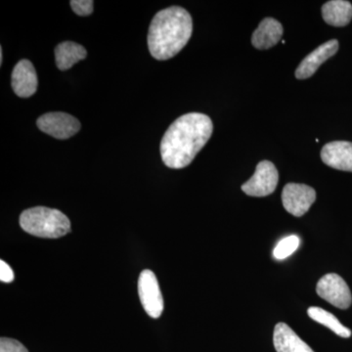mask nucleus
I'll use <instances>...</instances> for the list:
<instances>
[{
    "mask_svg": "<svg viewBox=\"0 0 352 352\" xmlns=\"http://www.w3.org/2000/svg\"><path fill=\"white\" fill-rule=\"evenodd\" d=\"M214 131L212 120L201 113L178 118L168 127L161 142V156L168 168H186L207 144Z\"/></svg>",
    "mask_w": 352,
    "mask_h": 352,
    "instance_id": "nucleus-1",
    "label": "nucleus"
},
{
    "mask_svg": "<svg viewBox=\"0 0 352 352\" xmlns=\"http://www.w3.org/2000/svg\"><path fill=\"white\" fill-rule=\"evenodd\" d=\"M193 32V21L188 11L171 6L153 18L148 34V47L159 61L175 57L186 46Z\"/></svg>",
    "mask_w": 352,
    "mask_h": 352,
    "instance_id": "nucleus-2",
    "label": "nucleus"
},
{
    "mask_svg": "<svg viewBox=\"0 0 352 352\" xmlns=\"http://www.w3.org/2000/svg\"><path fill=\"white\" fill-rule=\"evenodd\" d=\"M20 226L25 232L36 237L56 239L71 231L67 215L55 208L36 207L25 210L20 215Z\"/></svg>",
    "mask_w": 352,
    "mask_h": 352,
    "instance_id": "nucleus-3",
    "label": "nucleus"
},
{
    "mask_svg": "<svg viewBox=\"0 0 352 352\" xmlns=\"http://www.w3.org/2000/svg\"><path fill=\"white\" fill-rule=\"evenodd\" d=\"M316 292L320 298L340 309H347L351 305L349 287L340 275L335 273L324 275L317 283Z\"/></svg>",
    "mask_w": 352,
    "mask_h": 352,
    "instance_id": "nucleus-4",
    "label": "nucleus"
},
{
    "mask_svg": "<svg viewBox=\"0 0 352 352\" xmlns=\"http://www.w3.org/2000/svg\"><path fill=\"white\" fill-rule=\"evenodd\" d=\"M279 173L274 164L263 161L256 166V173L251 179L242 185V190L248 196L265 197L276 190Z\"/></svg>",
    "mask_w": 352,
    "mask_h": 352,
    "instance_id": "nucleus-5",
    "label": "nucleus"
},
{
    "mask_svg": "<svg viewBox=\"0 0 352 352\" xmlns=\"http://www.w3.org/2000/svg\"><path fill=\"white\" fill-rule=\"evenodd\" d=\"M139 298L142 307L152 318H159L163 314L164 300L156 275L151 270H143L139 276Z\"/></svg>",
    "mask_w": 352,
    "mask_h": 352,
    "instance_id": "nucleus-6",
    "label": "nucleus"
},
{
    "mask_svg": "<svg viewBox=\"0 0 352 352\" xmlns=\"http://www.w3.org/2000/svg\"><path fill=\"white\" fill-rule=\"evenodd\" d=\"M36 124L44 133L60 140L75 135L82 126L76 118L62 112L45 113L38 118Z\"/></svg>",
    "mask_w": 352,
    "mask_h": 352,
    "instance_id": "nucleus-7",
    "label": "nucleus"
},
{
    "mask_svg": "<svg viewBox=\"0 0 352 352\" xmlns=\"http://www.w3.org/2000/svg\"><path fill=\"white\" fill-rule=\"evenodd\" d=\"M316 200V192L312 187L298 183H289L282 192V201L285 210L300 217L307 214L312 204Z\"/></svg>",
    "mask_w": 352,
    "mask_h": 352,
    "instance_id": "nucleus-8",
    "label": "nucleus"
},
{
    "mask_svg": "<svg viewBox=\"0 0 352 352\" xmlns=\"http://www.w3.org/2000/svg\"><path fill=\"white\" fill-rule=\"evenodd\" d=\"M11 85L15 94L21 98H29L38 89V76L31 61L21 60L14 67L11 76Z\"/></svg>",
    "mask_w": 352,
    "mask_h": 352,
    "instance_id": "nucleus-9",
    "label": "nucleus"
},
{
    "mask_svg": "<svg viewBox=\"0 0 352 352\" xmlns=\"http://www.w3.org/2000/svg\"><path fill=\"white\" fill-rule=\"evenodd\" d=\"M339 50V41L332 39L322 44L318 48L308 54L296 71V78L298 80H305L316 73L322 64L333 57Z\"/></svg>",
    "mask_w": 352,
    "mask_h": 352,
    "instance_id": "nucleus-10",
    "label": "nucleus"
},
{
    "mask_svg": "<svg viewBox=\"0 0 352 352\" xmlns=\"http://www.w3.org/2000/svg\"><path fill=\"white\" fill-rule=\"evenodd\" d=\"M323 163L338 170L352 173V142L333 141L322 148Z\"/></svg>",
    "mask_w": 352,
    "mask_h": 352,
    "instance_id": "nucleus-11",
    "label": "nucleus"
},
{
    "mask_svg": "<svg viewBox=\"0 0 352 352\" xmlns=\"http://www.w3.org/2000/svg\"><path fill=\"white\" fill-rule=\"evenodd\" d=\"M283 32L281 23L273 18H265L252 34V45L258 50H270L281 41Z\"/></svg>",
    "mask_w": 352,
    "mask_h": 352,
    "instance_id": "nucleus-12",
    "label": "nucleus"
},
{
    "mask_svg": "<svg viewBox=\"0 0 352 352\" xmlns=\"http://www.w3.org/2000/svg\"><path fill=\"white\" fill-rule=\"evenodd\" d=\"M273 344L277 352H314L293 329L285 323H278L273 333Z\"/></svg>",
    "mask_w": 352,
    "mask_h": 352,
    "instance_id": "nucleus-13",
    "label": "nucleus"
},
{
    "mask_svg": "<svg viewBox=\"0 0 352 352\" xmlns=\"http://www.w3.org/2000/svg\"><path fill=\"white\" fill-rule=\"evenodd\" d=\"M322 16L328 25L346 27L352 19V6L346 0H332L322 6Z\"/></svg>",
    "mask_w": 352,
    "mask_h": 352,
    "instance_id": "nucleus-14",
    "label": "nucleus"
},
{
    "mask_svg": "<svg viewBox=\"0 0 352 352\" xmlns=\"http://www.w3.org/2000/svg\"><path fill=\"white\" fill-rule=\"evenodd\" d=\"M87 56V51L80 44L64 41L55 48V60L58 69L67 71Z\"/></svg>",
    "mask_w": 352,
    "mask_h": 352,
    "instance_id": "nucleus-15",
    "label": "nucleus"
},
{
    "mask_svg": "<svg viewBox=\"0 0 352 352\" xmlns=\"http://www.w3.org/2000/svg\"><path fill=\"white\" fill-rule=\"evenodd\" d=\"M307 314L312 320L316 321L317 323L322 324L325 327L330 329L336 335L340 336L342 338H346H346L351 337V331L346 328V326L342 325L335 315L326 311L323 308L317 307H309L307 310Z\"/></svg>",
    "mask_w": 352,
    "mask_h": 352,
    "instance_id": "nucleus-16",
    "label": "nucleus"
},
{
    "mask_svg": "<svg viewBox=\"0 0 352 352\" xmlns=\"http://www.w3.org/2000/svg\"><path fill=\"white\" fill-rule=\"evenodd\" d=\"M300 238L296 235L284 238L275 247L274 251H273V256L278 261H283V259L289 258L300 247Z\"/></svg>",
    "mask_w": 352,
    "mask_h": 352,
    "instance_id": "nucleus-17",
    "label": "nucleus"
},
{
    "mask_svg": "<svg viewBox=\"0 0 352 352\" xmlns=\"http://www.w3.org/2000/svg\"><path fill=\"white\" fill-rule=\"evenodd\" d=\"M72 8L74 12L80 16H88L94 12V3L92 0H72Z\"/></svg>",
    "mask_w": 352,
    "mask_h": 352,
    "instance_id": "nucleus-18",
    "label": "nucleus"
},
{
    "mask_svg": "<svg viewBox=\"0 0 352 352\" xmlns=\"http://www.w3.org/2000/svg\"><path fill=\"white\" fill-rule=\"evenodd\" d=\"M0 352H29L18 340L1 338L0 340Z\"/></svg>",
    "mask_w": 352,
    "mask_h": 352,
    "instance_id": "nucleus-19",
    "label": "nucleus"
},
{
    "mask_svg": "<svg viewBox=\"0 0 352 352\" xmlns=\"http://www.w3.org/2000/svg\"><path fill=\"white\" fill-rule=\"evenodd\" d=\"M0 280L3 283H11L14 280L13 270L6 261H0Z\"/></svg>",
    "mask_w": 352,
    "mask_h": 352,
    "instance_id": "nucleus-20",
    "label": "nucleus"
},
{
    "mask_svg": "<svg viewBox=\"0 0 352 352\" xmlns=\"http://www.w3.org/2000/svg\"><path fill=\"white\" fill-rule=\"evenodd\" d=\"M2 62H3V51L0 48V64H2Z\"/></svg>",
    "mask_w": 352,
    "mask_h": 352,
    "instance_id": "nucleus-21",
    "label": "nucleus"
}]
</instances>
